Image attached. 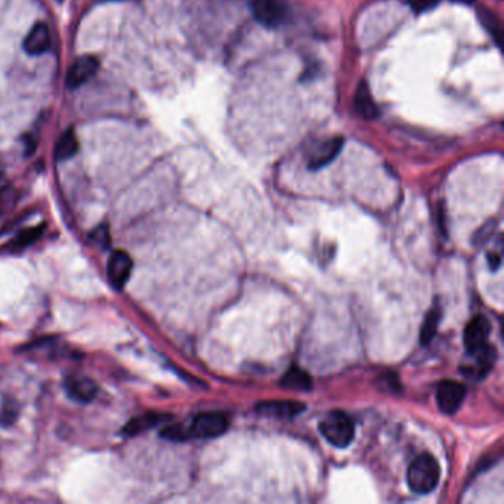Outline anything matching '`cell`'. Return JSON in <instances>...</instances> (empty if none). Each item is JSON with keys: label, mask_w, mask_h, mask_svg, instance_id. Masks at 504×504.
<instances>
[{"label": "cell", "mask_w": 504, "mask_h": 504, "mask_svg": "<svg viewBox=\"0 0 504 504\" xmlns=\"http://www.w3.org/2000/svg\"><path fill=\"white\" fill-rule=\"evenodd\" d=\"M441 479V467L436 458L431 454H420L411 462L407 481L412 493L429 494L434 491Z\"/></svg>", "instance_id": "1"}, {"label": "cell", "mask_w": 504, "mask_h": 504, "mask_svg": "<svg viewBox=\"0 0 504 504\" xmlns=\"http://www.w3.org/2000/svg\"><path fill=\"white\" fill-rule=\"evenodd\" d=\"M320 432L332 446L345 448L353 441L355 426L348 414L342 411H332L321 420Z\"/></svg>", "instance_id": "2"}, {"label": "cell", "mask_w": 504, "mask_h": 504, "mask_svg": "<svg viewBox=\"0 0 504 504\" xmlns=\"http://www.w3.org/2000/svg\"><path fill=\"white\" fill-rule=\"evenodd\" d=\"M228 419L225 414L220 412H201L192 419L187 429L188 438L197 439H212L224 435L228 429Z\"/></svg>", "instance_id": "3"}, {"label": "cell", "mask_w": 504, "mask_h": 504, "mask_svg": "<svg viewBox=\"0 0 504 504\" xmlns=\"http://www.w3.org/2000/svg\"><path fill=\"white\" fill-rule=\"evenodd\" d=\"M250 11L258 23L265 27H278L289 17V8L283 0H250Z\"/></svg>", "instance_id": "4"}, {"label": "cell", "mask_w": 504, "mask_h": 504, "mask_svg": "<svg viewBox=\"0 0 504 504\" xmlns=\"http://www.w3.org/2000/svg\"><path fill=\"white\" fill-rule=\"evenodd\" d=\"M133 262L129 253L123 250H115L111 253L107 263V275L111 286L115 290H122L130 278Z\"/></svg>", "instance_id": "5"}, {"label": "cell", "mask_w": 504, "mask_h": 504, "mask_svg": "<svg viewBox=\"0 0 504 504\" xmlns=\"http://www.w3.org/2000/svg\"><path fill=\"white\" fill-rule=\"evenodd\" d=\"M465 398H466V388L462 383H457L454 380H446L438 386L436 401L442 412L446 414L455 412L463 404Z\"/></svg>", "instance_id": "6"}, {"label": "cell", "mask_w": 504, "mask_h": 504, "mask_svg": "<svg viewBox=\"0 0 504 504\" xmlns=\"http://www.w3.org/2000/svg\"><path fill=\"white\" fill-rule=\"evenodd\" d=\"M467 355H469V363H466L465 373L466 376L477 377V379L484 377L488 372H490L497 357L496 348L491 346L490 344H486L485 346L477 351L467 352Z\"/></svg>", "instance_id": "7"}, {"label": "cell", "mask_w": 504, "mask_h": 504, "mask_svg": "<svg viewBox=\"0 0 504 504\" xmlns=\"http://www.w3.org/2000/svg\"><path fill=\"white\" fill-rule=\"evenodd\" d=\"M99 68V61L96 56L83 55L77 58L70 67L67 74V84L71 89H77L91 80Z\"/></svg>", "instance_id": "8"}, {"label": "cell", "mask_w": 504, "mask_h": 504, "mask_svg": "<svg viewBox=\"0 0 504 504\" xmlns=\"http://www.w3.org/2000/svg\"><path fill=\"white\" fill-rule=\"evenodd\" d=\"M491 333V324L484 315L472 318L465 329L463 342L467 352L477 351L488 344V337Z\"/></svg>", "instance_id": "9"}, {"label": "cell", "mask_w": 504, "mask_h": 504, "mask_svg": "<svg viewBox=\"0 0 504 504\" xmlns=\"http://www.w3.org/2000/svg\"><path fill=\"white\" fill-rule=\"evenodd\" d=\"M256 411L266 417H272L278 420H290L298 417L301 412H303L305 405L301 403H291V401H266V403H259L256 405Z\"/></svg>", "instance_id": "10"}, {"label": "cell", "mask_w": 504, "mask_h": 504, "mask_svg": "<svg viewBox=\"0 0 504 504\" xmlns=\"http://www.w3.org/2000/svg\"><path fill=\"white\" fill-rule=\"evenodd\" d=\"M344 142L345 141L342 137H334L322 142L309 160V165H308L309 170H320L325 166H329L330 163L339 156V153L342 151Z\"/></svg>", "instance_id": "11"}, {"label": "cell", "mask_w": 504, "mask_h": 504, "mask_svg": "<svg viewBox=\"0 0 504 504\" xmlns=\"http://www.w3.org/2000/svg\"><path fill=\"white\" fill-rule=\"evenodd\" d=\"M51 48V33L46 24L39 23L30 30L24 40V51L28 55H43Z\"/></svg>", "instance_id": "12"}, {"label": "cell", "mask_w": 504, "mask_h": 504, "mask_svg": "<svg viewBox=\"0 0 504 504\" xmlns=\"http://www.w3.org/2000/svg\"><path fill=\"white\" fill-rule=\"evenodd\" d=\"M65 391L71 399L79 403H91L96 395V384L83 376H70L65 383Z\"/></svg>", "instance_id": "13"}, {"label": "cell", "mask_w": 504, "mask_h": 504, "mask_svg": "<svg viewBox=\"0 0 504 504\" xmlns=\"http://www.w3.org/2000/svg\"><path fill=\"white\" fill-rule=\"evenodd\" d=\"M353 107L365 120H374L379 117V107L370 92V87L365 80H361L353 98Z\"/></svg>", "instance_id": "14"}, {"label": "cell", "mask_w": 504, "mask_h": 504, "mask_svg": "<svg viewBox=\"0 0 504 504\" xmlns=\"http://www.w3.org/2000/svg\"><path fill=\"white\" fill-rule=\"evenodd\" d=\"M169 419L165 414H157V412H146L142 414L139 417L132 419L126 423V426L123 427V435L126 436H137L145 431H150L151 427H154L156 424L161 423L163 420Z\"/></svg>", "instance_id": "15"}, {"label": "cell", "mask_w": 504, "mask_h": 504, "mask_svg": "<svg viewBox=\"0 0 504 504\" xmlns=\"http://www.w3.org/2000/svg\"><path fill=\"white\" fill-rule=\"evenodd\" d=\"M79 150V141L76 137V132L73 129H68L64 135L58 139L55 146V157L56 160H68Z\"/></svg>", "instance_id": "16"}, {"label": "cell", "mask_w": 504, "mask_h": 504, "mask_svg": "<svg viewBox=\"0 0 504 504\" xmlns=\"http://www.w3.org/2000/svg\"><path fill=\"white\" fill-rule=\"evenodd\" d=\"M281 384L286 389L293 391H309L313 386V380L301 368H290L289 372L281 379Z\"/></svg>", "instance_id": "17"}, {"label": "cell", "mask_w": 504, "mask_h": 504, "mask_svg": "<svg viewBox=\"0 0 504 504\" xmlns=\"http://www.w3.org/2000/svg\"><path fill=\"white\" fill-rule=\"evenodd\" d=\"M478 18L484 25V28L494 39L497 46H500V40L503 37V28L497 15L486 8H478Z\"/></svg>", "instance_id": "18"}, {"label": "cell", "mask_w": 504, "mask_h": 504, "mask_svg": "<svg viewBox=\"0 0 504 504\" xmlns=\"http://www.w3.org/2000/svg\"><path fill=\"white\" fill-rule=\"evenodd\" d=\"M441 315H442V310L439 306H434L427 313V315L423 321V325H422V330H420V344L422 345H427L434 339V336L438 330L439 321H441Z\"/></svg>", "instance_id": "19"}, {"label": "cell", "mask_w": 504, "mask_h": 504, "mask_svg": "<svg viewBox=\"0 0 504 504\" xmlns=\"http://www.w3.org/2000/svg\"><path fill=\"white\" fill-rule=\"evenodd\" d=\"M43 229L44 227L40 225V227H32V228H27L24 231H21L15 239L9 243V247L12 250H23L28 246H32L36 240H39L42 234H43Z\"/></svg>", "instance_id": "20"}, {"label": "cell", "mask_w": 504, "mask_h": 504, "mask_svg": "<svg viewBox=\"0 0 504 504\" xmlns=\"http://www.w3.org/2000/svg\"><path fill=\"white\" fill-rule=\"evenodd\" d=\"M17 199V192L9 185L0 188V216H4L15 203Z\"/></svg>", "instance_id": "21"}, {"label": "cell", "mask_w": 504, "mask_h": 504, "mask_svg": "<svg viewBox=\"0 0 504 504\" xmlns=\"http://www.w3.org/2000/svg\"><path fill=\"white\" fill-rule=\"evenodd\" d=\"M161 436L169 439V441H175V442H182V441L189 439L187 429L179 424H172V426L165 427L161 431Z\"/></svg>", "instance_id": "22"}, {"label": "cell", "mask_w": 504, "mask_h": 504, "mask_svg": "<svg viewBox=\"0 0 504 504\" xmlns=\"http://www.w3.org/2000/svg\"><path fill=\"white\" fill-rule=\"evenodd\" d=\"M439 2L441 0H408V5L416 13H423L436 8Z\"/></svg>", "instance_id": "23"}, {"label": "cell", "mask_w": 504, "mask_h": 504, "mask_svg": "<svg viewBox=\"0 0 504 504\" xmlns=\"http://www.w3.org/2000/svg\"><path fill=\"white\" fill-rule=\"evenodd\" d=\"M92 239L95 240L96 244L108 246V243H110V235H108L107 228H106V227H101V228L95 229L94 234H92Z\"/></svg>", "instance_id": "24"}, {"label": "cell", "mask_w": 504, "mask_h": 504, "mask_svg": "<svg viewBox=\"0 0 504 504\" xmlns=\"http://www.w3.org/2000/svg\"><path fill=\"white\" fill-rule=\"evenodd\" d=\"M453 2H457V4H465V5H469V4H473L475 0H453Z\"/></svg>", "instance_id": "25"}, {"label": "cell", "mask_w": 504, "mask_h": 504, "mask_svg": "<svg viewBox=\"0 0 504 504\" xmlns=\"http://www.w3.org/2000/svg\"><path fill=\"white\" fill-rule=\"evenodd\" d=\"M0 176H2V172H0Z\"/></svg>", "instance_id": "26"}]
</instances>
